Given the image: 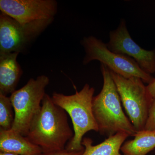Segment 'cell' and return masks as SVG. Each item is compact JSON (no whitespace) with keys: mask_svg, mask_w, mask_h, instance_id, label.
<instances>
[{"mask_svg":"<svg viewBox=\"0 0 155 155\" xmlns=\"http://www.w3.org/2000/svg\"><path fill=\"white\" fill-rule=\"evenodd\" d=\"M144 130H155V97L150 108Z\"/></svg>","mask_w":155,"mask_h":155,"instance_id":"cell-15","label":"cell"},{"mask_svg":"<svg viewBox=\"0 0 155 155\" xmlns=\"http://www.w3.org/2000/svg\"><path fill=\"white\" fill-rule=\"evenodd\" d=\"M129 136L125 132H119L95 146L91 139L84 137L81 143L84 150L81 155H122L119 151Z\"/></svg>","mask_w":155,"mask_h":155,"instance_id":"cell-12","label":"cell"},{"mask_svg":"<svg viewBox=\"0 0 155 155\" xmlns=\"http://www.w3.org/2000/svg\"><path fill=\"white\" fill-rule=\"evenodd\" d=\"M84 151L80 152L70 151L64 149V150H59L43 153L41 155H81L83 153Z\"/></svg>","mask_w":155,"mask_h":155,"instance_id":"cell-16","label":"cell"},{"mask_svg":"<svg viewBox=\"0 0 155 155\" xmlns=\"http://www.w3.org/2000/svg\"><path fill=\"white\" fill-rule=\"evenodd\" d=\"M148 91L153 98L155 97V78L147 86Z\"/></svg>","mask_w":155,"mask_h":155,"instance_id":"cell-17","label":"cell"},{"mask_svg":"<svg viewBox=\"0 0 155 155\" xmlns=\"http://www.w3.org/2000/svg\"><path fill=\"white\" fill-rule=\"evenodd\" d=\"M15 119V113L10 97L0 93V129L10 130Z\"/></svg>","mask_w":155,"mask_h":155,"instance_id":"cell-14","label":"cell"},{"mask_svg":"<svg viewBox=\"0 0 155 155\" xmlns=\"http://www.w3.org/2000/svg\"><path fill=\"white\" fill-rule=\"evenodd\" d=\"M0 10L36 38L54 21L58 3L55 0H1Z\"/></svg>","mask_w":155,"mask_h":155,"instance_id":"cell-4","label":"cell"},{"mask_svg":"<svg viewBox=\"0 0 155 155\" xmlns=\"http://www.w3.org/2000/svg\"><path fill=\"white\" fill-rule=\"evenodd\" d=\"M35 39L16 20L1 12L0 54L25 53Z\"/></svg>","mask_w":155,"mask_h":155,"instance_id":"cell-9","label":"cell"},{"mask_svg":"<svg viewBox=\"0 0 155 155\" xmlns=\"http://www.w3.org/2000/svg\"><path fill=\"white\" fill-rule=\"evenodd\" d=\"M94 88L86 84L79 91L67 95L54 92L51 97L55 104L62 108L72 120L74 136L65 149L70 151L84 150L82 140L84 134L90 130L98 132V128L92 109Z\"/></svg>","mask_w":155,"mask_h":155,"instance_id":"cell-3","label":"cell"},{"mask_svg":"<svg viewBox=\"0 0 155 155\" xmlns=\"http://www.w3.org/2000/svg\"><path fill=\"white\" fill-rule=\"evenodd\" d=\"M134 138L125 142L121 148L124 155H146L155 148V130L138 131Z\"/></svg>","mask_w":155,"mask_h":155,"instance_id":"cell-13","label":"cell"},{"mask_svg":"<svg viewBox=\"0 0 155 155\" xmlns=\"http://www.w3.org/2000/svg\"><path fill=\"white\" fill-rule=\"evenodd\" d=\"M110 71L130 122L137 132L144 130L153 99L147 86L139 78H126Z\"/></svg>","mask_w":155,"mask_h":155,"instance_id":"cell-7","label":"cell"},{"mask_svg":"<svg viewBox=\"0 0 155 155\" xmlns=\"http://www.w3.org/2000/svg\"><path fill=\"white\" fill-rule=\"evenodd\" d=\"M85 56L82 61L84 65L91 61H100L112 72L126 78H139L145 83L151 82L154 78L143 72L132 58L111 51L107 43L94 36L84 37L81 41Z\"/></svg>","mask_w":155,"mask_h":155,"instance_id":"cell-6","label":"cell"},{"mask_svg":"<svg viewBox=\"0 0 155 155\" xmlns=\"http://www.w3.org/2000/svg\"><path fill=\"white\" fill-rule=\"evenodd\" d=\"M73 136L67 113L46 94L40 110L31 122L26 137L39 147L43 153H46L64 149Z\"/></svg>","mask_w":155,"mask_h":155,"instance_id":"cell-1","label":"cell"},{"mask_svg":"<svg viewBox=\"0 0 155 155\" xmlns=\"http://www.w3.org/2000/svg\"><path fill=\"white\" fill-rule=\"evenodd\" d=\"M49 82L47 76L40 75L36 79L31 78L24 86L11 94L10 97L15 113L11 129L27 136L32 120L41 107Z\"/></svg>","mask_w":155,"mask_h":155,"instance_id":"cell-5","label":"cell"},{"mask_svg":"<svg viewBox=\"0 0 155 155\" xmlns=\"http://www.w3.org/2000/svg\"><path fill=\"white\" fill-rule=\"evenodd\" d=\"M0 155H19L17 154L13 153L3 152H0Z\"/></svg>","mask_w":155,"mask_h":155,"instance_id":"cell-18","label":"cell"},{"mask_svg":"<svg viewBox=\"0 0 155 155\" xmlns=\"http://www.w3.org/2000/svg\"><path fill=\"white\" fill-rule=\"evenodd\" d=\"M18 53L0 54V93L7 96L16 90L23 71L17 61Z\"/></svg>","mask_w":155,"mask_h":155,"instance_id":"cell-10","label":"cell"},{"mask_svg":"<svg viewBox=\"0 0 155 155\" xmlns=\"http://www.w3.org/2000/svg\"><path fill=\"white\" fill-rule=\"evenodd\" d=\"M101 71L104 81L102 89L92 100L93 112L98 132L108 137L119 132L134 137L137 131L123 112L121 99L110 71L102 64Z\"/></svg>","mask_w":155,"mask_h":155,"instance_id":"cell-2","label":"cell"},{"mask_svg":"<svg viewBox=\"0 0 155 155\" xmlns=\"http://www.w3.org/2000/svg\"><path fill=\"white\" fill-rule=\"evenodd\" d=\"M0 152L19 155H41L43 151L27 137L11 129H0Z\"/></svg>","mask_w":155,"mask_h":155,"instance_id":"cell-11","label":"cell"},{"mask_svg":"<svg viewBox=\"0 0 155 155\" xmlns=\"http://www.w3.org/2000/svg\"><path fill=\"white\" fill-rule=\"evenodd\" d=\"M108 49L113 52L132 58L146 73L155 72V48H142L131 38L125 19L120 20L118 27L109 33Z\"/></svg>","mask_w":155,"mask_h":155,"instance_id":"cell-8","label":"cell"}]
</instances>
